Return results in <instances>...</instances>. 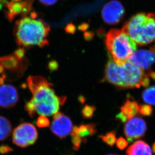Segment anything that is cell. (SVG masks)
Instances as JSON below:
<instances>
[{"label":"cell","mask_w":155,"mask_h":155,"mask_svg":"<svg viewBox=\"0 0 155 155\" xmlns=\"http://www.w3.org/2000/svg\"><path fill=\"white\" fill-rule=\"evenodd\" d=\"M79 100L81 102L83 103L84 102V101H85V98H84V96H81L79 97Z\"/></svg>","instance_id":"cell-31"},{"label":"cell","mask_w":155,"mask_h":155,"mask_svg":"<svg viewBox=\"0 0 155 155\" xmlns=\"http://www.w3.org/2000/svg\"><path fill=\"white\" fill-rule=\"evenodd\" d=\"M150 50H152V51L155 53V44L154 45V46L150 48Z\"/></svg>","instance_id":"cell-33"},{"label":"cell","mask_w":155,"mask_h":155,"mask_svg":"<svg viewBox=\"0 0 155 155\" xmlns=\"http://www.w3.org/2000/svg\"><path fill=\"white\" fill-rule=\"evenodd\" d=\"M149 76L151 77L153 79H154L155 80V72L153 71H151L149 73Z\"/></svg>","instance_id":"cell-30"},{"label":"cell","mask_w":155,"mask_h":155,"mask_svg":"<svg viewBox=\"0 0 155 155\" xmlns=\"http://www.w3.org/2000/svg\"><path fill=\"white\" fill-rule=\"evenodd\" d=\"M105 45L117 64L127 60L136 51L137 44L129 35L113 29L105 36Z\"/></svg>","instance_id":"cell-4"},{"label":"cell","mask_w":155,"mask_h":155,"mask_svg":"<svg viewBox=\"0 0 155 155\" xmlns=\"http://www.w3.org/2000/svg\"><path fill=\"white\" fill-rule=\"evenodd\" d=\"M27 83L32 96L26 103L25 109L31 117L36 114L45 116L54 115L66 101V97L57 96L52 84L45 78L30 76Z\"/></svg>","instance_id":"cell-1"},{"label":"cell","mask_w":155,"mask_h":155,"mask_svg":"<svg viewBox=\"0 0 155 155\" xmlns=\"http://www.w3.org/2000/svg\"><path fill=\"white\" fill-rule=\"evenodd\" d=\"M152 151H153V152L155 154V142L153 143V145L152 146Z\"/></svg>","instance_id":"cell-32"},{"label":"cell","mask_w":155,"mask_h":155,"mask_svg":"<svg viewBox=\"0 0 155 155\" xmlns=\"http://www.w3.org/2000/svg\"><path fill=\"white\" fill-rule=\"evenodd\" d=\"M40 2L44 6H51L55 4L58 0H39Z\"/></svg>","instance_id":"cell-26"},{"label":"cell","mask_w":155,"mask_h":155,"mask_svg":"<svg viewBox=\"0 0 155 155\" xmlns=\"http://www.w3.org/2000/svg\"><path fill=\"white\" fill-rule=\"evenodd\" d=\"M71 136L72 143L73 144V149L74 150H79L82 142H86V140H84L78 135H71Z\"/></svg>","instance_id":"cell-21"},{"label":"cell","mask_w":155,"mask_h":155,"mask_svg":"<svg viewBox=\"0 0 155 155\" xmlns=\"http://www.w3.org/2000/svg\"><path fill=\"white\" fill-rule=\"evenodd\" d=\"M72 128L71 120L63 113L58 112L53 115L51 130L56 136L60 139L66 138L71 133Z\"/></svg>","instance_id":"cell-8"},{"label":"cell","mask_w":155,"mask_h":155,"mask_svg":"<svg viewBox=\"0 0 155 155\" xmlns=\"http://www.w3.org/2000/svg\"><path fill=\"white\" fill-rule=\"evenodd\" d=\"M139 110L138 103L128 99L120 107V112L117 114L116 118L121 122H124L134 117L138 113Z\"/></svg>","instance_id":"cell-13"},{"label":"cell","mask_w":155,"mask_h":155,"mask_svg":"<svg viewBox=\"0 0 155 155\" xmlns=\"http://www.w3.org/2000/svg\"><path fill=\"white\" fill-rule=\"evenodd\" d=\"M122 31L139 46L155 42V14L139 13L124 24Z\"/></svg>","instance_id":"cell-3"},{"label":"cell","mask_w":155,"mask_h":155,"mask_svg":"<svg viewBox=\"0 0 155 155\" xmlns=\"http://www.w3.org/2000/svg\"><path fill=\"white\" fill-rule=\"evenodd\" d=\"M84 38H85L86 40L90 41V40H92L94 37V32H91V31L85 32L84 34Z\"/></svg>","instance_id":"cell-27"},{"label":"cell","mask_w":155,"mask_h":155,"mask_svg":"<svg viewBox=\"0 0 155 155\" xmlns=\"http://www.w3.org/2000/svg\"><path fill=\"white\" fill-rule=\"evenodd\" d=\"M13 150L12 148L7 145H2L0 146V153L2 154H7L11 152Z\"/></svg>","instance_id":"cell-24"},{"label":"cell","mask_w":155,"mask_h":155,"mask_svg":"<svg viewBox=\"0 0 155 155\" xmlns=\"http://www.w3.org/2000/svg\"><path fill=\"white\" fill-rule=\"evenodd\" d=\"M117 155V154H108V155Z\"/></svg>","instance_id":"cell-35"},{"label":"cell","mask_w":155,"mask_h":155,"mask_svg":"<svg viewBox=\"0 0 155 155\" xmlns=\"http://www.w3.org/2000/svg\"><path fill=\"white\" fill-rule=\"evenodd\" d=\"M65 29V31L67 33L73 34L75 32L76 28H75L74 25H73V24L70 23L66 26Z\"/></svg>","instance_id":"cell-25"},{"label":"cell","mask_w":155,"mask_h":155,"mask_svg":"<svg viewBox=\"0 0 155 155\" xmlns=\"http://www.w3.org/2000/svg\"><path fill=\"white\" fill-rule=\"evenodd\" d=\"M126 155H152L149 145L143 140H138L129 146Z\"/></svg>","instance_id":"cell-14"},{"label":"cell","mask_w":155,"mask_h":155,"mask_svg":"<svg viewBox=\"0 0 155 155\" xmlns=\"http://www.w3.org/2000/svg\"><path fill=\"white\" fill-rule=\"evenodd\" d=\"M95 110L96 108L95 106L86 105L82 109L81 113L84 118L86 119H91L94 115Z\"/></svg>","instance_id":"cell-19"},{"label":"cell","mask_w":155,"mask_h":155,"mask_svg":"<svg viewBox=\"0 0 155 155\" xmlns=\"http://www.w3.org/2000/svg\"><path fill=\"white\" fill-rule=\"evenodd\" d=\"M34 0H24V1L14 2L11 1L6 3L8 11L6 12L8 19L12 21L17 15L22 14V17L26 15L32 9Z\"/></svg>","instance_id":"cell-10"},{"label":"cell","mask_w":155,"mask_h":155,"mask_svg":"<svg viewBox=\"0 0 155 155\" xmlns=\"http://www.w3.org/2000/svg\"><path fill=\"white\" fill-rule=\"evenodd\" d=\"M50 67V69L51 70H55L58 67V64L55 62H52L51 63V64L49 65Z\"/></svg>","instance_id":"cell-29"},{"label":"cell","mask_w":155,"mask_h":155,"mask_svg":"<svg viewBox=\"0 0 155 155\" xmlns=\"http://www.w3.org/2000/svg\"><path fill=\"white\" fill-rule=\"evenodd\" d=\"M124 15V7L120 2L117 0H111L107 2L101 11V17L104 22L110 25L119 24Z\"/></svg>","instance_id":"cell-7"},{"label":"cell","mask_w":155,"mask_h":155,"mask_svg":"<svg viewBox=\"0 0 155 155\" xmlns=\"http://www.w3.org/2000/svg\"><path fill=\"white\" fill-rule=\"evenodd\" d=\"M7 2L6 0H0V3H4L6 4Z\"/></svg>","instance_id":"cell-34"},{"label":"cell","mask_w":155,"mask_h":155,"mask_svg":"<svg viewBox=\"0 0 155 155\" xmlns=\"http://www.w3.org/2000/svg\"><path fill=\"white\" fill-rule=\"evenodd\" d=\"M118 66L119 88L130 89L142 86L143 79L147 75L142 69L127 60Z\"/></svg>","instance_id":"cell-5"},{"label":"cell","mask_w":155,"mask_h":155,"mask_svg":"<svg viewBox=\"0 0 155 155\" xmlns=\"http://www.w3.org/2000/svg\"><path fill=\"white\" fill-rule=\"evenodd\" d=\"M97 133L96 125L94 123L82 124L79 126H74L72 129L71 135H78L86 140V136H92Z\"/></svg>","instance_id":"cell-15"},{"label":"cell","mask_w":155,"mask_h":155,"mask_svg":"<svg viewBox=\"0 0 155 155\" xmlns=\"http://www.w3.org/2000/svg\"><path fill=\"white\" fill-rule=\"evenodd\" d=\"M12 124L6 117L0 116V141L7 139L12 132Z\"/></svg>","instance_id":"cell-16"},{"label":"cell","mask_w":155,"mask_h":155,"mask_svg":"<svg viewBox=\"0 0 155 155\" xmlns=\"http://www.w3.org/2000/svg\"><path fill=\"white\" fill-rule=\"evenodd\" d=\"M128 61L142 70H147L155 62V53L150 50L135 51Z\"/></svg>","instance_id":"cell-12"},{"label":"cell","mask_w":155,"mask_h":155,"mask_svg":"<svg viewBox=\"0 0 155 155\" xmlns=\"http://www.w3.org/2000/svg\"><path fill=\"white\" fill-rule=\"evenodd\" d=\"M142 98L145 103L155 106V85L145 90L142 94Z\"/></svg>","instance_id":"cell-17"},{"label":"cell","mask_w":155,"mask_h":155,"mask_svg":"<svg viewBox=\"0 0 155 155\" xmlns=\"http://www.w3.org/2000/svg\"><path fill=\"white\" fill-rule=\"evenodd\" d=\"M139 112L143 115L149 116L152 114V107L149 105L140 104L139 105Z\"/></svg>","instance_id":"cell-20"},{"label":"cell","mask_w":155,"mask_h":155,"mask_svg":"<svg viewBox=\"0 0 155 155\" xmlns=\"http://www.w3.org/2000/svg\"><path fill=\"white\" fill-rule=\"evenodd\" d=\"M37 125L40 128L48 127L50 125L48 119L45 116L40 115L37 120Z\"/></svg>","instance_id":"cell-22"},{"label":"cell","mask_w":155,"mask_h":155,"mask_svg":"<svg viewBox=\"0 0 155 155\" xmlns=\"http://www.w3.org/2000/svg\"><path fill=\"white\" fill-rule=\"evenodd\" d=\"M88 27H89V25L87 23H84L79 25L78 26V29L82 31H85L86 29H87Z\"/></svg>","instance_id":"cell-28"},{"label":"cell","mask_w":155,"mask_h":155,"mask_svg":"<svg viewBox=\"0 0 155 155\" xmlns=\"http://www.w3.org/2000/svg\"><path fill=\"white\" fill-rule=\"evenodd\" d=\"M147 129V124L143 119L134 117L129 119L124 126V133L127 142H132L145 136Z\"/></svg>","instance_id":"cell-9"},{"label":"cell","mask_w":155,"mask_h":155,"mask_svg":"<svg viewBox=\"0 0 155 155\" xmlns=\"http://www.w3.org/2000/svg\"><path fill=\"white\" fill-rule=\"evenodd\" d=\"M98 137L102 140L103 142L110 146H113L116 143V134L115 131H111L106 133L105 135H100Z\"/></svg>","instance_id":"cell-18"},{"label":"cell","mask_w":155,"mask_h":155,"mask_svg":"<svg viewBox=\"0 0 155 155\" xmlns=\"http://www.w3.org/2000/svg\"><path fill=\"white\" fill-rule=\"evenodd\" d=\"M116 145L117 148L120 150H124L126 147H127L128 145V142L124 139V138L121 136L116 141Z\"/></svg>","instance_id":"cell-23"},{"label":"cell","mask_w":155,"mask_h":155,"mask_svg":"<svg viewBox=\"0 0 155 155\" xmlns=\"http://www.w3.org/2000/svg\"><path fill=\"white\" fill-rule=\"evenodd\" d=\"M19 98L17 90L13 85H0V107L10 108L16 104Z\"/></svg>","instance_id":"cell-11"},{"label":"cell","mask_w":155,"mask_h":155,"mask_svg":"<svg viewBox=\"0 0 155 155\" xmlns=\"http://www.w3.org/2000/svg\"><path fill=\"white\" fill-rule=\"evenodd\" d=\"M38 133L34 125L29 122L19 124L13 132L12 140L21 148H27L33 145L38 139Z\"/></svg>","instance_id":"cell-6"},{"label":"cell","mask_w":155,"mask_h":155,"mask_svg":"<svg viewBox=\"0 0 155 155\" xmlns=\"http://www.w3.org/2000/svg\"><path fill=\"white\" fill-rule=\"evenodd\" d=\"M30 17L24 16L17 21L14 35L18 46L21 48H30L34 46L43 47L49 44V25L41 19H37L35 12Z\"/></svg>","instance_id":"cell-2"}]
</instances>
